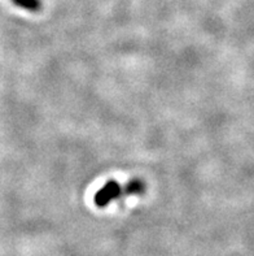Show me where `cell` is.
<instances>
[{"label":"cell","instance_id":"obj_1","mask_svg":"<svg viewBox=\"0 0 254 256\" xmlns=\"http://www.w3.org/2000/svg\"><path fill=\"white\" fill-rule=\"evenodd\" d=\"M145 192V184L142 180H132L129 184H126L125 188L121 186L117 181L106 182L103 188L95 194L93 202L99 208H105L117 199L132 196V195H142Z\"/></svg>","mask_w":254,"mask_h":256},{"label":"cell","instance_id":"obj_2","mask_svg":"<svg viewBox=\"0 0 254 256\" xmlns=\"http://www.w3.org/2000/svg\"><path fill=\"white\" fill-rule=\"evenodd\" d=\"M12 2L19 8L30 10V12H38L42 6L40 0H12Z\"/></svg>","mask_w":254,"mask_h":256}]
</instances>
